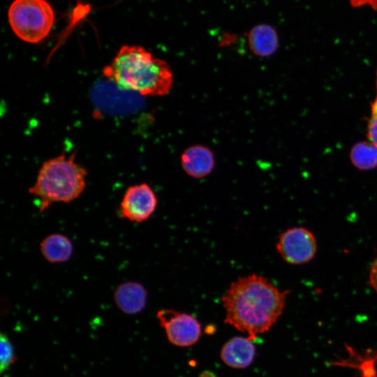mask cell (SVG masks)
<instances>
[{
    "instance_id": "obj_14",
    "label": "cell",
    "mask_w": 377,
    "mask_h": 377,
    "mask_svg": "<svg viewBox=\"0 0 377 377\" xmlns=\"http://www.w3.org/2000/svg\"><path fill=\"white\" fill-rule=\"evenodd\" d=\"M1 364L0 371L3 373L8 370L15 361L14 348L7 335L1 332L0 336Z\"/></svg>"
},
{
    "instance_id": "obj_3",
    "label": "cell",
    "mask_w": 377,
    "mask_h": 377,
    "mask_svg": "<svg viewBox=\"0 0 377 377\" xmlns=\"http://www.w3.org/2000/svg\"><path fill=\"white\" fill-rule=\"evenodd\" d=\"M87 177V170L75 161L74 154H62L42 164L28 191L38 200L41 213L53 203H70L78 198L85 189Z\"/></svg>"
},
{
    "instance_id": "obj_17",
    "label": "cell",
    "mask_w": 377,
    "mask_h": 377,
    "mask_svg": "<svg viewBox=\"0 0 377 377\" xmlns=\"http://www.w3.org/2000/svg\"><path fill=\"white\" fill-rule=\"evenodd\" d=\"M349 2L353 8H360L368 5L374 10H377V0H350Z\"/></svg>"
},
{
    "instance_id": "obj_1",
    "label": "cell",
    "mask_w": 377,
    "mask_h": 377,
    "mask_svg": "<svg viewBox=\"0 0 377 377\" xmlns=\"http://www.w3.org/2000/svg\"><path fill=\"white\" fill-rule=\"evenodd\" d=\"M287 291L256 274L239 277L222 297L225 322L253 340L268 331L282 314Z\"/></svg>"
},
{
    "instance_id": "obj_11",
    "label": "cell",
    "mask_w": 377,
    "mask_h": 377,
    "mask_svg": "<svg viewBox=\"0 0 377 377\" xmlns=\"http://www.w3.org/2000/svg\"><path fill=\"white\" fill-rule=\"evenodd\" d=\"M40 252L45 260L52 264L68 261L73 253V244L65 235L52 233L40 242Z\"/></svg>"
},
{
    "instance_id": "obj_5",
    "label": "cell",
    "mask_w": 377,
    "mask_h": 377,
    "mask_svg": "<svg viewBox=\"0 0 377 377\" xmlns=\"http://www.w3.org/2000/svg\"><path fill=\"white\" fill-rule=\"evenodd\" d=\"M276 249L282 259L293 265L311 261L317 253L318 244L314 234L304 227H292L281 232Z\"/></svg>"
},
{
    "instance_id": "obj_13",
    "label": "cell",
    "mask_w": 377,
    "mask_h": 377,
    "mask_svg": "<svg viewBox=\"0 0 377 377\" xmlns=\"http://www.w3.org/2000/svg\"><path fill=\"white\" fill-rule=\"evenodd\" d=\"M349 158L359 170H374L377 168V147L368 140L357 142L350 149Z\"/></svg>"
},
{
    "instance_id": "obj_7",
    "label": "cell",
    "mask_w": 377,
    "mask_h": 377,
    "mask_svg": "<svg viewBox=\"0 0 377 377\" xmlns=\"http://www.w3.org/2000/svg\"><path fill=\"white\" fill-rule=\"evenodd\" d=\"M157 197L149 185L141 183L126 190L119 207V215L131 222L142 223L154 212Z\"/></svg>"
},
{
    "instance_id": "obj_2",
    "label": "cell",
    "mask_w": 377,
    "mask_h": 377,
    "mask_svg": "<svg viewBox=\"0 0 377 377\" xmlns=\"http://www.w3.org/2000/svg\"><path fill=\"white\" fill-rule=\"evenodd\" d=\"M103 73L120 88L142 96L166 95L173 82L168 64L135 45H123Z\"/></svg>"
},
{
    "instance_id": "obj_10",
    "label": "cell",
    "mask_w": 377,
    "mask_h": 377,
    "mask_svg": "<svg viewBox=\"0 0 377 377\" xmlns=\"http://www.w3.org/2000/svg\"><path fill=\"white\" fill-rule=\"evenodd\" d=\"M256 355V347L249 337H235L224 343L221 357L228 366L244 369L251 364Z\"/></svg>"
},
{
    "instance_id": "obj_4",
    "label": "cell",
    "mask_w": 377,
    "mask_h": 377,
    "mask_svg": "<svg viewBox=\"0 0 377 377\" xmlns=\"http://www.w3.org/2000/svg\"><path fill=\"white\" fill-rule=\"evenodd\" d=\"M8 17L14 34L29 43L43 40L55 20L53 8L46 0H14L9 7Z\"/></svg>"
},
{
    "instance_id": "obj_9",
    "label": "cell",
    "mask_w": 377,
    "mask_h": 377,
    "mask_svg": "<svg viewBox=\"0 0 377 377\" xmlns=\"http://www.w3.org/2000/svg\"><path fill=\"white\" fill-rule=\"evenodd\" d=\"M113 298L120 311L126 314L133 315L145 309L147 292L145 286L139 282L125 281L115 288Z\"/></svg>"
},
{
    "instance_id": "obj_15",
    "label": "cell",
    "mask_w": 377,
    "mask_h": 377,
    "mask_svg": "<svg viewBox=\"0 0 377 377\" xmlns=\"http://www.w3.org/2000/svg\"><path fill=\"white\" fill-rule=\"evenodd\" d=\"M376 95L370 103V115L367 120L366 135L377 147V68L376 70Z\"/></svg>"
},
{
    "instance_id": "obj_12",
    "label": "cell",
    "mask_w": 377,
    "mask_h": 377,
    "mask_svg": "<svg viewBox=\"0 0 377 377\" xmlns=\"http://www.w3.org/2000/svg\"><path fill=\"white\" fill-rule=\"evenodd\" d=\"M279 36L269 24L254 26L248 34V43L252 52L261 57L273 54L279 47Z\"/></svg>"
},
{
    "instance_id": "obj_16",
    "label": "cell",
    "mask_w": 377,
    "mask_h": 377,
    "mask_svg": "<svg viewBox=\"0 0 377 377\" xmlns=\"http://www.w3.org/2000/svg\"><path fill=\"white\" fill-rule=\"evenodd\" d=\"M369 283L377 293V258L372 262L369 273Z\"/></svg>"
},
{
    "instance_id": "obj_8",
    "label": "cell",
    "mask_w": 377,
    "mask_h": 377,
    "mask_svg": "<svg viewBox=\"0 0 377 377\" xmlns=\"http://www.w3.org/2000/svg\"><path fill=\"white\" fill-rule=\"evenodd\" d=\"M181 165L184 172L195 179L205 177L215 165L212 151L202 145H194L186 149L181 156Z\"/></svg>"
},
{
    "instance_id": "obj_6",
    "label": "cell",
    "mask_w": 377,
    "mask_h": 377,
    "mask_svg": "<svg viewBox=\"0 0 377 377\" xmlns=\"http://www.w3.org/2000/svg\"><path fill=\"white\" fill-rule=\"evenodd\" d=\"M157 318L168 340L175 346H192L201 336V325L191 314L172 309H161L157 312Z\"/></svg>"
}]
</instances>
